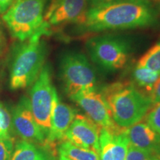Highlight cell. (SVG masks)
<instances>
[{
  "instance_id": "10",
  "label": "cell",
  "mask_w": 160,
  "mask_h": 160,
  "mask_svg": "<svg viewBox=\"0 0 160 160\" xmlns=\"http://www.w3.org/2000/svg\"><path fill=\"white\" fill-rule=\"evenodd\" d=\"M102 128L86 115L77 113L62 141L99 153V134Z\"/></svg>"
},
{
  "instance_id": "14",
  "label": "cell",
  "mask_w": 160,
  "mask_h": 160,
  "mask_svg": "<svg viewBox=\"0 0 160 160\" xmlns=\"http://www.w3.org/2000/svg\"><path fill=\"white\" fill-rule=\"evenodd\" d=\"M129 144L137 148L154 153L160 145V135L145 121L139 122L126 130Z\"/></svg>"
},
{
  "instance_id": "1",
  "label": "cell",
  "mask_w": 160,
  "mask_h": 160,
  "mask_svg": "<svg viewBox=\"0 0 160 160\" xmlns=\"http://www.w3.org/2000/svg\"><path fill=\"white\" fill-rule=\"evenodd\" d=\"M157 14L147 0H122L89 8L81 24L85 31L133 29L154 25Z\"/></svg>"
},
{
  "instance_id": "16",
  "label": "cell",
  "mask_w": 160,
  "mask_h": 160,
  "mask_svg": "<svg viewBox=\"0 0 160 160\" xmlns=\"http://www.w3.org/2000/svg\"><path fill=\"white\" fill-rule=\"evenodd\" d=\"M159 77L160 73L159 72L136 65L133 71V83L138 89L148 97Z\"/></svg>"
},
{
  "instance_id": "13",
  "label": "cell",
  "mask_w": 160,
  "mask_h": 160,
  "mask_svg": "<svg viewBox=\"0 0 160 160\" xmlns=\"http://www.w3.org/2000/svg\"><path fill=\"white\" fill-rule=\"evenodd\" d=\"M88 5V0H62L53 11L48 22L53 26L68 23L81 25L85 20Z\"/></svg>"
},
{
  "instance_id": "23",
  "label": "cell",
  "mask_w": 160,
  "mask_h": 160,
  "mask_svg": "<svg viewBox=\"0 0 160 160\" xmlns=\"http://www.w3.org/2000/svg\"><path fill=\"white\" fill-rule=\"evenodd\" d=\"M148 97L153 105L160 102V77L153 85Z\"/></svg>"
},
{
  "instance_id": "7",
  "label": "cell",
  "mask_w": 160,
  "mask_h": 160,
  "mask_svg": "<svg viewBox=\"0 0 160 160\" xmlns=\"http://www.w3.org/2000/svg\"><path fill=\"white\" fill-rule=\"evenodd\" d=\"M51 73L48 65L43 66L30 93V103L34 119L45 137L51 128V118L53 91ZM46 139V138H45Z\"/></svg>"
},
{
  "instance_id": "4",
  "label": "cell",
  "mask_w": 160,
  "mask_h": 160,
  "mask_svg": "<svg viewBox=\"0 0 160 160\" xmlns=\"http://www.w3.org/2000/svg\"><path fill=\"white\" fill-rule=\"evenodd\" d=\"M47 46L41 37L33 35L15 52L10 72L11 90L25 88L36 81L47 56Z\"/></svg>"
},
{
  "instance_id": "20",
  "label": "cell",
  "mask_w": 160,
  "mask_h": 160,
  "mask_svg": "<svg viewBox=\"0 0 160 160\" xmlns=\"http://www.w3.org/2000/svg\"><path fill=\"white\" fill-rule=\"evenodd\" d=\"M144 119L160 135V102L151 106Z\"/></svg>"
},
{
  "instance_id": "29",
  "label": "cell",
  "mask_w": 160,
  "mask_h": 160,
  "mask_svg": "<svg viewBox=\"0 0 160 160\" xmlns=\"http://www.w3.org/2000/svg\"><path fill=\"white\" fill-rule=\"evenodd\" d=\"M148 1H155V2H159L160 0H148Z\"/></svg>"
},
{
  "instance_id": "19",
  "label": "cell",
  "mask_w": 160,
  "mask_h": 160,
  "mask_svg": "<svg viewBox=\"0 0 160 160\" xmlns=\"http://www.w3.org/2000/svg\"><path fill=\"white\" fill-rule=\"evenodd\" d=\"M11 116L2 104L0 103V139L11 138Z\"/></svg>"
},
{
  "instance_id": "9",
  "label": "cell",
  "mask_w": 160,
  "mask_h": 160,
  "mask_svg": "<svg viewBox=\"0 0 160 160\" xmlns=\"http://www.w3.org/2000/svg\"><path fill=\"white\" fill-rule=\"evenodd\" d=\"M12 128L22 140L40 145L45 144V135L36 122L29 98L23 97L16 105L11 117Z\"/></svg>"
},
{
  "instance_id": "5",
  "label": "cell",
  "mask_w": 160,
  "mask_h": 160,
  "mask_svg": "<svg viewBox=\"0 0 160 160\" xmlns=\"http://www.w3.org/2000/svg\"><path fill=\"white\" fill-rule=\"evenodd\" d=\"M85 48L92 62L108 73L124 68L128 62L132 49L129 40L113 35L90 38L85 42Z\"/></svg>"
},
{
  "instance_id": "12",
  "label": "cell",
  "mask_w": 160,
  "mask_h": 160,
  "mask_svg": "<svg viewBox=\"0 0 160 160\" xmlns=\"http://www.w3.org/2000/svg\"><path fill=\"white\" fill-rule=\"evenodd\" d=\"M127 128L119 133H111L102 129L99 134L100 160H126L129 140Z\"/></svg>"
},
{
  "instance_id": "17",
  "label": "cell",
  "mask_w": 160,
  "mask_h": 160,
  "mask_svg": "<svg viewBox=\"0 0 160 160\" xmlns=\"http://www.w3.org/2000/svg\"><path fill=\"white\" fill-rule=\"evenodd\" d=\"M58 151L59 154L71 160H100L99 153L96 151L77 147L67 141H62Z\"/></svg>"
},
{
  "instance_id": "24",
  "label": "cell",
  "mask_w": 160,
  "mask_h": 160,
  "mask_svg": "<svg viewBox=\"0 0 160 160\" xmlns=\"http://www.w3.org/2000/svg\"><path fill=\"white\" fill-rule=\"evenodd\" d=\"M62 0H51V3L49 4L48 8H47V11H45V14L44 16V21L48 22V20L49 19L50 17H51L53 11H54L56 8L57 7L58 5L61 2Z\"/></svg>"
},
{
  "instance_id": "27",
  "label": "cell",
  "mask_w": 160,
  "mask_h": 160,
  "mask_svg": "<svg viewBox=\"0 0 160 160\" xmlns=\"http://www.w3.org/2000/svg\"><path fill=\"white\" fill-rule=\"evenodd\" d=\"M58 160H71V159H68V158L65 157V156L59 154V159H58Z\"/></svg>"
},
{
  "instance_id": "3",
  "label": "cell",
  "mask_w": 160,
  "mask_h": 160,
  "mask_svg": "<svg viewBox=\"0 0 160 160\" xmlns=\"http://www.w3.org/2000/svg\"><path fill=\"white\" fill-rule=\"evenodd\" d=\"M48 0H16L2 16L13 37L23 42L39 33L48 34L49 24L44 21Z\"/></svg>"
},
{
  "instance_id": "15",
  "label": "cell",
  "mask_w": 160,
  "mask_h": 160,
  "mask_svg": "<svg viewBox=\"0 0 160 160\" xmlns=\"http://www.w3.org/2000/svg\"><path fill=\"white\" fill-rule=\"evenodd\" d=\"M11 160H53L45 148L25 140L16 142Z\"/></svg>"
},
{
  "instance_id": "21",
  "label": "cell",
  "mask_w": 160,
  "mask_h": 160,
  "mask_svg": "<svg viewBox=\"0 0 160 160\" xmlns=\"http://www.w3.org/2000/svg\"><path fill=\"white\" fill-rule=\"evenodd\" d=\"M159 157L154 153L137 148L129 144L126 160H159Z\"/></svg>"
},
{
  "instance_id": "26",
  "label": "cell",
  "mask_w": 160,
  "mask_h": 160,
  "mask_svg": "<svg viewBox=\"0 0 160 160\" xmlns=\"http://www.w3.org/2000/svg\"><path fill=\"white\" fill-rule=\"evenodd\" d=\"M13 2L14 0H0V13L7 11Z\"/></svg>"
},
{
  "instance_id": "6",
  "label": "cell",
  "mask_w": 160,
  "mask_h": 160,
  "mask_svg": "<svg viewBox=\"0 0 160 160\" xmlns=\"http://www.w3.org/2000/svg\"><path fill=\"white\" fill-rule=\"evenodd\" d=\"M59 76L69 98L77 93L97 88L95 69L87 57L78 51H68L59 62Z\"/></svg>"
},
{
  "instance_id": "8",
  "label": "cell",
  "mask_w": 160,
  "mask_h": 160,
  "mask_svg": "<svg viewBox=\"0 0 160 160\" xmlns=\"http://www.w3.org/2000/svg\"><path fill=\"white\" fill-rule=\"evenodd\" d=\"M102 129L111 133H119L125 128L118 126L112 118L111 111L100 90H87L70 97Z\"/></svg>"
},
{
  "instance_id": "2",
  "label": "cell",
  "mask_w": 160,
  "mask_h": 160,
  "mask_svg": "<svg viewBox=\"0 0 160 160\" xmlns=\"http://www.w3.org/2000/svg\"><path fill=\"white\" fill-rule=\"evenodd\" d=\"M118 126L128 128L142 121L153 105L149 97L131 82H117L100 90Z\"/></svg>"
},
{
  "instance_id": "25",
  "label": "cell",
  "mask_w": 160,
  "mask_h": 160,
  "mask_svg": "<svg viewBox=\"0 0 160 160\" xmlns=\"http://www.w3.org/2000/svg\"><path fill=\"white\" fill-rule=\"evenodd\" d=\"M122 0H88V3L90 6L89 8L98 7V6L110 5V4L117 2Z\"/></svg>"
},
{
  "instance_id": "30",
  "label": "cell",
  "mask_w": 160,
  "mask_h": 160,
  "mask_svg": "<svg viewBox=\"0 0 160 160\" xmlns=\"http://www.w3.org/2000/svg\"><path fill=\"white\" fill-rule=\"evenodd\" d=\"M159 160H160V157H159Z\"/></svg>"
},
{
  "instance_id": "11",
  "label": "cell",
  "mask_w": 160,
  "mask_h": 160,
  "mask_svg": "<svg viewBox=\"0 0 160 160\" xmlns=\"http://www.w3.org/2000/svg\"><path fill=\"white\" fill-rule=\"evenodd\" d=\"M77 113V111L73 108L59 101L55 88L52 102L51 128L46 137L45 145H51L56 142L62 141Z\"/></svg>"
},
{
  "instance_id": "28",
  "label": "cell",
  "mask_w": 160,
  "mask_h": 160,
  "mask_svg": "<svg viewBox=\"0 0 160 160\" xmlns=\"http://www.w3.org/2000/svg\"><path fill=\"white\" fill-rule=\"evenodd\" d=\"M154 153H155V154H157L158 157H160V145H159V147L158 148L157 150H156V151L154 152Z\"/></svg>"
},
{
  "instance_id": "18",
  "label": "cell",
  "mask_w": 160,
  "mask_h": 160,
  "mask_svg": "<svg viewBox=\"0 0 160 160\" xmlns=\"http://www.w3.org/2000/svg\"><path fill=\"white\" fill-rule=\"evenodd\" d=\"M137 65L160 73V42L152 46L140 57Z\"/></svg>"
},
{
  "instance_id": "22",
  "label": "cell",
  "mask_w": 160,
  "mask_h": 160,
  "mask_svg": "<svg viewBox=\"0 0 160 160\" xmlns=\"http://www.w3.org/2000/svg\"><path fill=\"white\" fill-rule=\"evenodd\" d=\"M14 148V140L12 137L0 139V160H11Z\"/></svg>"
}]
</instances>
